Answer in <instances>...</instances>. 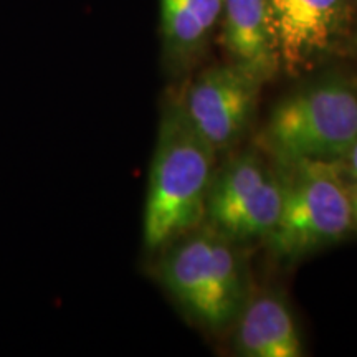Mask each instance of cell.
<instances>
[{
	"mask_svg": "<svg viewBox=\"0 0 357 357\" xmlns=\"http://www.w3.org/2000/svg\"><path fill=\"white\" fill-rule=\"evenodd\" d=\"M217 151L192 126L181 101L164 109L151 162L142 238L151 252L205 218Z\"/></svg>",
	"mask_w": 357,
	"mask_h": 357,
	"instance_id": "obj_1",
	"label": "cell"
},
{
	"mask_svg": "<svg viewBox=\"0 0 357 357\" xmlns=\"http://www.w3.org/2000/svg\"><path fill=\"white\" fill-rule=\"evenodd\" d=\"M276 166L281 211L266 236L271 252L296 260L341 242L352 229L349 185L341 162L298 159Z\"/></svg>",
	"mask_w": 357,
	"mask_h": 357,
	"instance_id": "obj_2",
	"label": "cell"
},
{
	"mask_svg": "<svg viewBox=\"0 0 357 357\" xmlns=\"http://www.w3.org/2000/svg\"><path fill=\"white\" fill-rule=\"evenodd\" d=\"M357 139V91L331 75L283 98L271 111L263 144L276 164L341 160Z\"/></svg>",
	"mask_w": 357,
	"mask_h": 357,
	"instance_id": "obj_3",
	"label": "cell"
},
{
	"mask_svg": "<svg viewBox=\"0 0 357 357\" xmlns=\"http://www.w3.org/2000/svg\"><path fill=\"white\" fill-rule=\"evenodd\" d=\"M160 281L192 319L220 331L248 300L242 257L234 240L205 229L172 247L160 261Z\"/></svg>",
	"mask_w": 357,
	"mask_h": 357,
	"instance_id": "obj_4",
	"label": "cell"
},
{
	"mask_svg": "<svg viewBox=\"0 0 357 357\" xmlns=\"http://www.w3.org/2000/svg\"><path fill=\"white\" fill-rule=\"evenodd\" d=\"M281 211L278 171L255 153L236 155L213 174L205 202L211 229L234 242L266 238Z\"/></svg>",
	"mask_w": 357,
	"mask_h": 357,
	"instance_id": "obj_5",
	"label": "cell"
},
{
	"mask_svg": "<svg viewBox=\"0 0 357 357\" xmlns=\"http://www.w3.org/2000/svg\"><path fill=\"white\" fill-rule=\"evenodd\" d=\"M261 82L234 63L204 70L181 101L187 118L215 151L229 149L255 114Z\"/></svg>",
	"mask_w": 357,
	"mask_h": 357,
	"instance_id": "obj_6",
	"label": "cell"
},
{
	"mask_svg": "<svg viewBox=\"0 0 357 357\" xmlns=\"http://www.w3.org/2000/svg\"><path fill=\"white\" fill-rule=\"evenodd\" d=\"M281 70L289 77L314 68L344 37L347 0H268Z\"/></svg>",
	"mask_w": 357,
	"mask_h": 357,
	"instance_id": "obj_7",
	"label": "cell"
},
{
	"mask_svg": "<svg viewBox=\"0 0 357 357\" xmlns=\"http://www.w3.org/2000/svg\"><path fill=\"white\" fill-rule=\"evenodd\" d=\"M220 43L230 63L261 83L281 71L268 0H223Z\"/></svg>",
	"mask_w": 357,
	"mask_h": 357,
	"instance_id": "obj_8",
	"label": "cell"
},
{
	"mask_svg": "<svg viewBox=\"0 0 357 357\" xmlns=\"http://www.w3.org/2000/svg\"><path fill=\"white\" fill-rule=\"evenodd\" d=\"M235 351L245 357H300L305 347L291 307L278 293L245 301L235 319Z\"/></svg>",
	"mask_w": 357,
	"mask_h": 357,
	"instance_id": "obj_9",
	"label": "cell"
},
{
	"mask_svg": "<svg viewBox=\"0 0 357 357\" xmlns=\"http://www.w3.org/2000/svg\"><path fill=\"white\" fill-rule=\"evenodd\" d=\"M164 50L174 65H189L220 22L223 0H159Z\"/></svg>",
	"mask_w": 357,
	"mask_h": 357,
	"instance_id": "obj_10",
	"label": "cell"
},
{
	"mask_svg": "<svg viewBox=\"0 0 357 357\" xmlns=\"http://www.w3.org/2000/svg\"><path fill=\"white\" fill-rule=\"evenodd\" d=\"M339 162H341L342 172H344L346 178L349 177L352 182H357V139Z\"/></svg>",
	"mask_w": 357,
	"mask_h": 357,
	"instance_id": "obj_11",
	"label": "cell"
},
{
	"mask_svg": "<svg viewBox=\"0 0 357 357\" xmlns=\"http://www.w3.org/2000/svg\"><path fill=\"white\" fill-rule=\"evenodd\" d=\"M349 199H351L352 227H356L357 229V182H352L349 185Z\"/></svg>",
	"mask_w": 357,
	"mask_h": 357,
	"instance_id": "obj_12",
	"label": "cell"
}]
</instances>
